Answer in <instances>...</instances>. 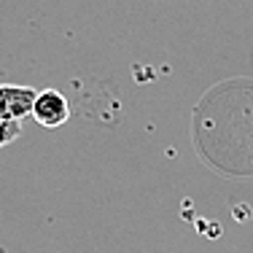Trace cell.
<instances>
[{
    "label": "cell",
    "instance_id": "3957f363",
    "mask_svg": "<svg viewBox=\"0 0 253 253\" xmlns=\"http://www.w3.org/2000/svg\"><path fill=\"white\" fill-rule=\"evenodd\" d=\"M19 132H22V122H3V119H0V148H3L5 143L16 140Z\"/></svg>",
    "mask_w": 253,
    "mask_h": 253
},
{
    "label": "cell",
    "instance_id": "7a4b0ae2",
    "mask_svg": "<svg viewBox=\"0 0 253 253\" xmlns=\"http://www.w3.org/2000/svg\"><path fill=\"white\" fill-rule=\"evenodd\" d=\"M38 92L30 86H0V119L3 122H22L33 113V102Z\"/></svg>",
    "mask_w": 253,
    "mask_h": 253
},
{
    "label": "cell",
    "instance_id": "6da1fadb",
    "mask_svg": "<svg viewBox=\"0 0 253 253\" xmlns=\"http://www.w3.org/2000/svg\"><path fill=\"white\" fill-rule=\"evenodd\" d=\"M30 116H33L41 126H49V129H54V126H62L65 122H68L70 105H68V100H65V94L49 89V92H41L38 97H35L33 113H30Z\"/></svg>",
    "mask_w": 253,
    "mask_h": 253
}]
</instances>
